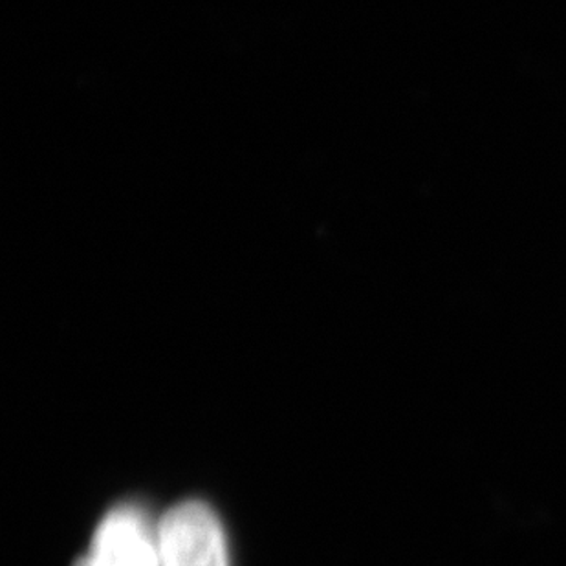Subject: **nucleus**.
Wrapping results in <instances>:
<instances>
[{"instance_id":"obj_1","label":"nucleus","mask_w":566,"mask_h":566,"mask_svg":"<svg viewBox=\"0 0 566 566\" xmlns=\"http://www.w3.org/2000/svg\"><path fill=\"white\" fill-rule=\"evenodd\" d=\"M160 566H230L224 530L208 504L172 506L156 526Z\"/></svg>"},{"instance_id":"obj_2","label":"nucleus","mask_w":566,"mask_h":566,"mask_svg":"<svg viewBox=\"0 0 566 566\" xmlns=\"http://www.w3.org/2000/svg\"><path fill=\"white\" fill-rule=\"evenodd\" d=\"M74 566H160L156 530L138 507H116L97 526L91 554Z\"/></svg>"}]
</instances>
